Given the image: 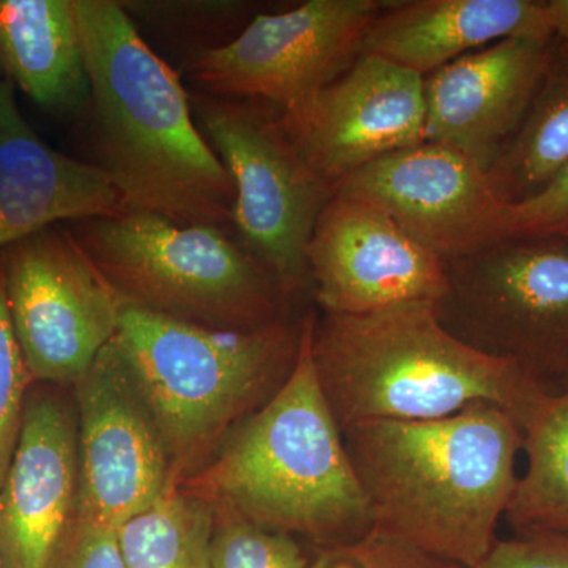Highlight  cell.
Wrapping results in <instances>:
<instances>
[{
    "label": "cell",
    "mask_w": 568,
    "mask_h": 568,
    "mask_svg": "<svg viewBox=\"0 0 568 568\" xmlns=\"http://www.w3.org/2000/svg\"><path fill=\"white\" fill-rule=\"evenodd\" d=\"M310 568H466L372 529L351 544L323 548Z\"/></svg>",
    "instance_id": "cell-25"
},
{
    "label": "cell",
    "mask_w": 568,
    "mask_h": 568,
    "mask_svg": "<svg viewBox=\"0 0 568 568\" xmlns=\"http://www.w3.org/2000/svg\"><path fill=\"white\" fill-rule=\"evenodd\" d=\"M121 211L110 179L41 140L18 108L14 85L0 77V250L54 224Z\"/></svg>",
    "instance_id": "cell-17"
},
{
    "label": "cell",
    "mask_w": 568,
    "mask_h": 568,
    "mask_svg": "<svg viewBox=\"0 0 568 568\" xmlns=\"http://www.w3.org/2000/svg\"><path fill=\"white\" fill-rule=\"evenodd\" d=\"M302 324L286 317L254 331H222L121 297L114 342L151 407L179 487L286 383Z\"/></svg>",
    "instance_id": "cell-5"
},
{
    "label": "cell",
    "mask_w": 568,
    "mask_h": 568,
    "mask_svg": "<svg viewBox=\"0 0 568 568\" xmlns=\"http://www.w3.org/2000/svg\"><path fill=\"white\" fill-rule=\"evenodd\" d=\"M425 77L361 54L321 93L304 122L286 123L334 190L355 171L425 142Z\"/></svg>",
    "instance_id": "cell-14"
},
{
    "label": "cell",
    "mask_w": 568,
    "mask_h": 568,
    "mask_svg": "<svg viewBox=\"0 0 568 568\" xmlns=\"http://www.w3.org/2000/svg\"><path fill=\"white\" fill-rule=\"evenodd\" d=\"M528 467L504 518L517 536H568V395L549 394L523 428Z\"/></svg>",
    "instance_id": "cell-21"
},
{
    "label": "cell",
    "mask_w": 568,
    "mask_h": 568,
    "mask_svg": "<svg viewBox=\"0 0 568 568\" xmlns=\"http://www.w3.org/2000/svg\"><path fill=\"white\" fill-rule=\"evenodd\" d=\"M383 0H308L282 13L256 14L222 47L190 54L200 92L272 104L284 121H305L321 93L361 55Z\"/></svg>",
    "instance_id": "cell-9"
},
{
    "label": "cell",
    "mask_w": 568,
    "mask_h": 568,
    "mask_svg": "<svg viewBox=\"0 0 568 568\" xmlns=\"http://www.w3.org/2000/svg\"><path fill=\"white\" fill-rule=\"evenodd\" d=\"M73 387L80 450L74 510L115 530L179 487L173 466L114 338Z\"/></svg>",
    "instance_id": "cell-11"
},
{
    "label": "cell",
    "mask_w": 568,
    "mask_h": 568,
    "mask_svg": "<svg viewBox=\"0 0 568 568\" xmlns=\"http://www.w3.org/2000/svg\"><path fill=\"white\" fill-rule=\"evenodd\" d=\"M556 394L568 395V365L564 369L562 376L559 377L558 384H556Z\"/></svg>",
    "instance_id": "cell-31"
},
{
    "label": "cell",
    "mask_w": 568,
    "mask_h": 568,
    "mask_svg": "<svg viewBox=\"0 0 568 568\" xmlns=\"http://www.w3.org/2000/svg\"><path fill=\"white\" fill-rule=\"evenodd\" d=\"M213 528L211 504L173 487L115 532L126 568H212Z\"/></svg>",
    "instance_id": "cell-22"
},
{
    "label": "cell",
    "mask_w": 568,
    "mask_h": 568,
    "mask_svg": "<svg viewBox=\"0 0 568 568\" xmlns=\"http://www.w3.org/2000/svg\"><path fill=\"white\" fill-rule=\"evenodd\" d=\"M507 39H555L541 0L387 2L366 29L361 54L425 74Z\"/></svg>",
    "instance_id": "cell-18"
},
{
    "label": "cell",
    "mask_w": 568,
    "mask_h": 568,
    "mask_svg": "<svg viewBox=\"0 0 568 568\" xmlns=\"http://www.w3.org/2000/svg\"><path fill=\"white\" fill-rule=\"evenodd\" d=\"M33 386L11 323L0 264V488L20 437L26 396Z\"/></svg>",
    "instance_id": "cell-24"
},
{
    "label": "cell",
    "mask_w": 568,
    "mask_h": 568,
    "mask_svg": "<svg viewBox=\"0 0 568 568\" xmlns=\"http://www.w3.org/2000/svg\"><path fill=\"white\" fill-rule=\"evenodd\" d=\"M47 568H126L118 532L82 517L77 510L67 523Z\"/></svg>",
    "instance_id": "cell-26"
},
{
    "label": "cell",
    "mask_w": 568,
    "mask_h": 568,
    "mask_svg": "<svg viewBox=\"0 0 568 568\" xmlns=\"http://www.w3.org/2000/svg\"><path fill=\"white\" fill-rule=\"evenodd\" d=\"M556 39H507L425 78V141L489 173L540 88Z\"/></svg>",
    "instance_id": "cell-15"
},
{
    "label": "cell",
    "mask_w": 568,
    "mask_h": 568,
    "mask_svg": "<svg viewBox=\"0 0 568 568\" xmlns=\"http://www.w3.org/2000/svg\"><path fill=\"white\" fill-rule=\"evenodd\" d=\"M0 568H2V567H0Z\"/></svg>",
    "instance_id": "cell-32"
},
{
    "label": "cell",
    "mask_w": 568,
    "mask_h": 568,
    "mask_svg": "<svg viewBox=\"0 0 568 568\" xmlns=\"http://www.w3.org/2000/svg\"><path fill=\"white\" fill-rule=\"evenodd\" d=\"M0 77L44 111L84 114L89 78L73 0H0Z\"/></svg>",
    "instance_id": "cell-19"
},
{
    "label": "cell",
    "mask_w": 568,
    "mask_h": 568,
    "mask_svg": "<svg viewBox=\"0 0 568 568\" xmlns=\"http://www.w3.org/2000/svg\"><path fill=\"white\" fill-rule=\"evenodd\" d=\"M0 264L32 383L74 386L114 338L121 295L67 224L3 246Z\"/></svg>",
    "instance_id": "cell-10"
},
{
    "label": "cell",
    "mask_w": 568,
    "mask_h": 568,
    "mask_svg": "<svg viewBox=\"0 0 568 568\" xmlns=\"http://www.w3.org/2000/svg\"><path fill=\"white\" fill-rule=\"evenodd\" d=\"M78 418L54 388L33 384L0 488V567L47 568L77 508Z\"/></svg>",
    "instance_id": "cell-16"
},
{
    "label": "cell",
    "mask_w": 568,
    "mask_h": 568,
    "mask_svg": "<svg viewBox=\"0 0 568 568\" xmlns=\"http://www.w3.org/2000/svg\"><path fill=\"white\" fill-rule=\"evenodd\" d=\"M334 196L375 205L443 263L506 239L508 204L488 174L435 142L390 153L334 186Z\"/></svg>",
    "instance_id": "cell-12"
},
{
    "label": "cell",
    "mask_w": 568,
    "mask_h": 568,
    "mask_svg": "<svg viewBox=\"0 0 568 568\" xmlns=\"http://www.w3.org/2000/svg\"><path fill=\"white\" fill-rule=\"evenodd\" d=\"M545 10L552 37L568 51V0H547Z\"/></svg>",
    "instance_id": "cell-30"
},
{
    "label": "cell",
    "mask_w": 568,
    "mask_h": 568,
    "mask_svg": "<svg viewBox=\"0 0 568 568\" xmlns=\"http://www.w3.org/2000/svg\"><path fill=\"white\" fill-rule=\"evenodd\" d=\"M448 334L556 394L568 365V234H518L444 263Z\"/></svg>",
    "instance_id": "cell-8"
},
{
    "label": "cell",
    "mask_w": 568,
    "mask_h": 568,
    "mask_svg": "<svg viewBox=\"0 0 568 568\" xmlns=\"http://www.w3.org/2000/svg\"><path fill=\"white\" fill-rule=\"evenodd\" d=\"M190 100L201 133L233 179L234 234L293 302L312 290L306 253L334 190L272 104L204 92Z\"/></svg>",
    "instance_id": "cell-7"
},
{
    "label": "cell",
    "mask_w": 568,
    "mask_h": 568,
    "mask_svg": "<svg viewBox=\"0 0 568 568\" xmlns=\"http://www.w3.org/2000/svg\"><path fill=\"white\" fill-rule=\"evenodd\" d=\"M568 164V51L556 44L547 73L517 132L489 170L508 205L529 200Z\"/></svg>",
    "instance_id": "cell-20"
},
{
    "label": "cell",
    "mask_w": 568,
    "mask_h": 568,
    "mask_svg": "<svg viewBox=\"0 0 568 568\" xmlns=\"http://www.w3.org/2000/svg\"><path fill=\"white\" fill-rule=\"evenodd\" d=\"M315 317H304L301 349L286 383L182 485L212 507L230 508L264 528L308 537L327 548L364 537L372 517L317 381Z\"/></svg>",
    "instance_id": "cell-3"
},
{
    "label": "cell",
    "mask_w": 568,
    "mask_h": 568,
    "mask_svg": "<svg viewBox=\"0 0 568 568\" xmlns=\"http://www.w3.org/2000/svg\"><path fill=\"white\" fill-rule=\"evenodd\" d=\"M372 529L478 568L517 488L523 432L493 403L435 420L369 422L343 432Z\"/></svg>",
    "instance_id": "cell-2"
},
{
    "label": "cell",
    "mask_w": 568,
    "mask_h": 568,
    "mask_svg": "<svg viewBox=\"0 0 568 568\" xmlns=\"http://www.w3.org/2000/svg\"><path fill=\"white\" fill-rule=\"evenodd\" d=\"M212 568H310L301 545L230 508L213 507Z\"/></svg>",
    "instance_id": "cell-23"
},
{
    "label": "cell",
    "mask_w": 568,
    "mask_h": 568,
    "mask_svg": "<svg viewBox=\"0 0 568 568\" xmlns=\"http://www.w3.org/2000/svg\"><path fill=\"white\" fill-rule=\"evenodd\" d=\"M478 568H568V536H515L497 540Z\"/></svg>",
    "instance_id": "cell-29"
},
{
    "label": "cell",
    "mask_w": 568,
    "mask_h": 568,
    "mask_svg": "<svg viewBox=\"0 0 568 568\" xmlns=\"http://www.w3.org/2000/svg\"><path fill=\"white\" fill-rule=\"evenodd\" d=\"M312 357L339 429L435 420L473 403L503 407L525 428L551 388L448 334L433 302L315 317Z\"/></svg>",
    "instance_id": "cell-4"
},
{
    "label": "cell",
    "mask_w": 568,
    "mask_h": 568,
    "mask_svg": "<svg viewBox=\"0 0 568 568\" xmlns=\"http://www.w3.org/2000/svg\"><path fill=\"white\" fill-rule=\"evenodd\" d=\"M73 7L89 78L91 163L121 194L122 211L234 231L233 179L194 121L179 74L121 2Z\"/></svg>",
    "instance_id": "cell-1"
},
{
    "label": "cell",
    "mask_w": 568,
    "mask_h": 568,
    "mask_svg": "<svg viewBox=\"0 0 568 568\" xmlns=\"http://www.w3.org/2000/svg\"><path fill=\"white\" fill-rule=\"evenodd\" d=\"M306 260L316 302L331 315L435 304L446 293L443 261L386 212L353 197L334 196L325 204Z\"/></svg>",
    "instance_id": "cell-13"
},
{
    "label": "cell",
    "mask_w": 568,
    "mask_h": 568,
    "mask_svg": "<svg viewBox=\"0 0 568 568\" xmlns=\"http://www.w3.org/2000/svg\"><path fill=\"white\" fill-rule=\"evenodd\" d=\"M115 293L151 312L222 331L290 317L291 302L234 231L121 211L67 224Z\"/></svg>",
    "instance_id": "cell-6"
},
{
    "label": "cell",
    "mask_w": 568,
    "mask_h": 568,
    "mask_svg": "<svg viewBox=\"0 0 568 568\" xmlns=\"http://www.w3.org/2000/svg\"><path fill=\"white\" fill-rule=\"evenodd\" d=\"M508 231L510 235L568 234V164L529 200L508 205Z\"/></svg>",
    "instance_id": "cell-27"
},
{
    "label": "cell",
    "mask_w": 568,
    "mask_h": 568,
    "mask_svg": "<svg viewBox=\"0 0 568 568\" xmlns=\"http://www.w3.org/2000/svg\"><path fill=\"white\" fill-rule=\"evenodd\" d=\"M123 10L132 18L140 17L149 24L168 26L175 24L186 28L190 24L204 31L216 26H224L234 21L244 3L237 2H121Z\"/></svg>",
    "instance_id": "cell-28"
}]
</instances>
